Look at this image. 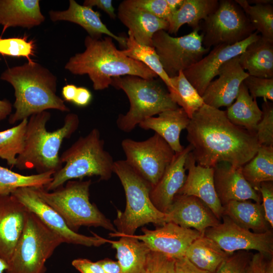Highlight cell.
Returning <instances> with one entry per match:
<instances>
[{
  "label": "cell",
  "instance_id": "6da1fadb",
  "mask_svg": "<svg viewBox=\"0 0 273 273\" xmlns=\"http://www.w3.org/2000/svg\"><path fill=\"white\" fill-rule=\"evenodd\" d=\"M186 129L196 163L205 167L221 162L242 167L260 146L255 133L233 124L224 111L206 104L195 112Z\"/></svg>",
  "mask_w": 273,
  "mask_h": 273
},
{
  "label": "cell",
  "instance_id": "7a4b0ae2",
  "mask_svg": "<svg viewBox=\"0 0 273 273\" xmlns=\"http://www.w3.org/2000/svg\"><path fill=\"white\" fill-rule=\"evenodd\" d=\"M109 36L84 39L85 51L76 54L66 63L65 68L74 75L87 74L95 90L107 88L114 77L136 76L147 79L157 74L143 63L123 54Z\"/></svg>",
  "mask_w": 273,
  "mask_h": 273
},
{
  "label": "cell",
  "instance_id": "3957f363",
  "mask_svg": "<svg viewBox=\"0 0 273 273\" xmlns=\"http://www.w3.org/2000/svg\"><path fill=\"white\" fill-rule=\"evenodd\" d=\"M0 78L10 83L14 89L15 112L9 116L10 124L48 109L70 111L63 99L56 94V76L39 63L28 62L8 68Z\"/></svg>",
  "mask_w": 273,
  "mask_h": 273
},
{
  "label": "cell",
  "instance_id": "277c9868",
  "mask_svg": "<svg viewBox=\"0 0 273 273\" xmlns=\"http://www.w3.org/2000/svg\"><path fill=\"white\" fill-rule=\"evenodd\" d=\"M51 114L44 111L30 117L26 127L25 146L17 157L15 166L20 170L34 169L37 173L56 172L63 164L59 155L62 142L77 129L79 119L75 113H69L63 125L49 131L46 125Z\"/></svg>",
  "mask_w": 273,
  "mask_h": 273
},
{
  "label": "cell",
  "instance_id": "5b68a950",
  "mask_svg": "<svg viewBox=\"0 0 273 273\" xmlns=\"http://www.w3.org/2000/svg\"><path fill=\"white\" fill-rule=\"evenodd\" d=\"M62 167L53 175V179L44 189L53 191L74 179L98 176L101 180L109 179L113 172L114 161L105 149L104 141L97 128L80 136L60 156Z\"/></svg>",
  "mask_w": 273,
  "mask_h": 273
},
{
  "label": "cell",
  "instance_id": "8992f818",
  "mask_svg": "<svg viewBox=\"0 0 273 273\" xmlns=\"http://www.w3.org/2000/svg\"><path fill=\"white\" fill-rule=\"evenodd\" d=\"M113 172L118 177L126 197L124 212L117 211L114 221L118 230L111 237L134 235L140 226L152 223L162 225L166 222V213L158 210L152 202L150 184L131 168L125 160L115 161Z\"/></svg>",
  "mask_w": 273,
  "mask_h": 273
},
{
  "label": "cell",
  "instance_id": "52a82bcc",
  "mask_svg": "<svg viewBox=\"0 0 273 273\" xmlns=\"http://www.w3.org/2000/svg\"><path fill=\"white\" fill-rule=\"evenodd\" d=\"M90 179L71 180L53 191L34 188L38 196L55 210L68 226L76 232L84 226L102 227L112 233L117 232L111 221L89 200Z\"/></svg>",
  "mask_w": 273,
  "mask_h": 273
},
{
  "label": "cell",
  "instance_id": "ba28073f",
  "mask_svg": "<svg viewBox=\"0 0 273 273\" xmlns=\"http://www.w3.org/2000/svg\"><path fill=\"white\" fill-rule=\"evenodd\" d=\"M111 85L122 89L129 101V110L119 114L116 120L118 128L125 132L131 131L147 118L178 107L155 79L126 75L113 78Z\"/></svg>",
  "mask_w": 273,
  "mask_h": 273
},
{
  "label": "cell",
  "instance_id": "9c48e42d",
  "mask_svg": "<svg viewBox=\"0 0 273 273\" xmlns=\"http://www.w3.org/2000/svg\"><path fill=\"white\" fill-rule=\"evenodd\" d=\"M63 240L29 212L5 273H46L45 263Z\"/></svg>",
  "mask_w": 273,
  "mask_h": 273
},
{
  "label": "cell",
  "instance_id": "30bf717a",
  "mask_svg": "<svg viewBox=\"0 0 273 273\" xmlns=\"http://www.w3.org/2000/svg\"><path fill=\"white\" fill-rule=\"evenodd\" d=\"M203 45L206 48L233 45L255 31L241 7L232 0L219 1L217 9L200 24Z\"/></svg>",
  "mask_w": 273,
  "mask_h": 273
},
{
  "label": "cell",
  "instance_id": "8fae6325",
  "mask_svg": "<svg viewBox=\"0 0 273 273\" xmlns=\"http://www.w3.org/2000/svg\"><path fill=\"white\" fill-rule=\"evenodd\" d=\"M200 29L180 37H173L161 30L153 36L152 47L159 56L163 68L169 78L184 71L202 59L210 51L203 45Z\"/></svg>",
  "mask_w": 273,
  "mask_h": 273
},
{
  "label": "cell",
  "instance_id": "7c38bea8",
  "mask_svg": "<svg viewBox=\"0 0 273 273\" xmlns=\"http://www.w3.org/2000/svg\"><path fill=\"white\" fill-rule=\"evenodd\" d=\"M121 147L128 164L154 186L171 163L175 152L159 134L142 141L124 139Z\"/></svg>",
  "mask_w": 273,
  "mask_h": 273
},
{
  "label": "cell",
  "instance_id": "4fadbf2b",
  "mask_svg": "<svg viewBox=\"0 0 273 273\" xmlns=\"http://www.w3.org/2000/svg\"><path fill=\"white\" fill-rule=\"evenodd\" d=\"M222 222L207 229L204 235L214 241L228 254L238 251H257L271 257L273 254V234L271 230L261 233L251 232L222 216Z\"/></svg>",
  "mask_w": 273,
  "mask_h": 273
},
{
  "label": "cell",
  "instance_id": "5bb4252c",
  "mask_svg": "<svg viewBox=\"0 0 273 273\" xmlns=\"http://www.w3.org/2000/svg\"><path fill=\"white\" fill-rule=\"evenodd\" d=\"M11 195L60 236L64 243L87 247H99L110 241L94 233V236H88L71 230L63 217L38 196L34 188H20Z\"/></svg>",
  "mask_w": 273,
  "mask_h": 273
},
{
  "label": "cell",
  "instance_id": "9a60e30c",
  "mask_svg": "<svg viewBox=\"0 0 273 273\" xmlns=\"http://www.w3.org/2000/svg\"><path fill=\"white\" fill-rule=\"evenodd\" d=\"M260 36L255 31L247 38L236 44L213 47L208 54L183 71L185 77L202 97L209 84L217 76L220 67L228 61L239 56Z\"/></svg>",
  "mask_w": 273,
  "mask_h": 273
},
{
  "label": "cell",
  "instance_id": "2e32d148",
  "mask_svg": "<svg viewBox=\"0 0 273 273\" xmlns=\"http://www.w3.org/2000/svg\"><path fill=\"white\" fill-rule=\"evenodd\" d=\"M142 231L143 235L131 236L144 243L150 250L174 259L185 256L192 243L204 235L194 229L183 228L171 222L153 230L144 227Z\"/></svg>",
  "mask_w": 273,
  "mask_h": 273
},
{
  "label": "cell",
  "instance_id": "e0dca14e",
  "mask_svg": "<svg viewBox=\"0 0 273 273\" xmlns=\"http://www.w3.org/2000/svg\"><path fill=\"white\" fill-rule=\"evenodd\" d=\"M209 84L202 98L205 104L219 109L229 107L236 100L241 84L249 74L241 67L238 56L224 63Z\"/></svg>",
  "mask_w": 273,
  "mask_h": 273
},
{
  "label": "cell",
  "instance_id": "ac0fdd59",
  "mask_svg": "<svg viewBox=\"0 0 273 273\" xmlns=\"http://www.w3.org/2000/svg\"><path fill=\"white\" fill-rule=\"evenodd\" d=\"M185 167L188 170V173L183 186L177 194L193 196L200 199L220 220L223 207L214 187L213 168L197 164L192 151L187 155Z\"/></svg>",
  "mask_w": 273,
  "mask_h": 273
},
{
  "label": "cell",
  "instance_id": "d6986e66",
  "mask_svg": "<svg viewBox=\"0 0 273 273\" xmlns=\"http://www.w3.org/2000/svg\"><path fill=\"white\" fill-rule=\"evenodd\" d=\"M166 214V222L203 233L207 229L220 222L202 201L193 196L177 194Z\"/></svg>",
  "mask_w": 273,
  "mask_h": 273
},
{
  "label": "cell",
  "instance_id": "ffe728a7",
  "mask_svg": "<svg viewBox=\"0 0 273 273\" xmlns=\"http://www.w3.org/2000/svg\"><path fill=\"white\" fill-rule=\"evenodd\" d=\"M29 211L12 195H0V258L8 263Z\"/></svg>",
  "mask_w": 273,
  "mask_h": 273
},
{
  "label": "cell",
  "instance_id": "44dd1931",
  "mask_svg": "<svg viewBox=\"0 0 273 273\" xmlns=\"http://www.w3.org/2000/svg\"><path fill=\"white\" fill-rule=\"evenodd\" d=\"M213 170L215 191L222 206L231 201L253 200L261 203L260 194L246 180L242 167L221 162Z\"/></svg>",
  "mask_w": 273,
  "mask_h": 273
},
{
  "label": "cell",
  "instance_id": "7402d4cb",
  "mask_svg": "<svg viewBox=\"0 0 273 273\" xmlns=\"http://www.w3.org/2000/svg\"><path fill=\"white\" fill-rule=\"evenodd\" d=\"M192 151L189 145L174 156L158 183L152 187L150 197L153 205L159 211L166 213L175 196L183 186L187 175L185 164L188 154Z\"/></svg>",
  "mask_w": 273,
  "mask_h": 273
},
{
  "label": "cell",
  "instance_id": "603a6c76",
  "mask_svg": "<svg viewBox=\"0 0 273 273\" xmlns=\"http://www.w3.org/2000/svg\"><path fill=\"white\" fill-rule=\"evenodd\" d=\"M117 16L119 20L128 29L134 39L139 43L152 47V39L157 31H167L168 23L133 5L130 0L120 3Z\"/></svg>",
  "mask_w": 273,
  "mask_h": 273
},
{
  "label": "cell",
  "instance_id": "cb8c5ba5",
  "mask_svg": "<svg viewBox=\"0 0 273 273\" xmlns=\"http://www.w3.org/2000/svg\"><path fill=\"white\" fill-rule=\"evenodd\" d=\"M50 18L53 22L67 21L82 27L92 37L98 38L103 34L114 39L123 47H126V37L117 36L112 33L103 23L99 12L92 8L78 4L74 0L69 1L68 9L64 11L51 10Z\"/></svg>",
  "mask_w": 273,
  "mask_h": 273
},
{
  "label": "cell",
  "instance_id": "d4e9b609",
  "mask_svg": "<svg viewBox=\"0 0 273 273\" xmlns=\"http://www.w3.org/2000/svg\"><path fill=\"white\" fill-rule=\"evenodd\" d=\"M157 117L147 118L139 124L144 129H151L161 136L175 153L185 148L180 143L181 131L186 129L190 119L180 107L163 111Z\"/></svg>",
  "mask_w": 273,
  "mask_h": 273
},
{
  "label": "cell",
  "instance_id": "484cf974",
  "mask_svg": "<svg viewBox=\"0 0 273 273\" xmlns=\"http://www.w3.org/2000/svg\"><path fill=\"white\" fill-rule=\"evenodd\" d=\"M45 20L38 0H0V25L3 33L9 27L30 29Z\"/></svg>",
  "mask_w": 273,
  "mask_h": 273
},
{
  "label": "cell",
  "instance_id": "4316f807",
  "mask_svg": "<svg viewBox=\"0 0 273 273\" xmlns=\"http://www.w3.org/2000/svg\"><path fill=\"white\" fill-rule=\"evenodd\" d=\"M241 67L252 76L273 78V41L261 35L238 56Z\"/></svg>",
  "mask_w": 273,
  "mask_h": 273
},
{
  "label": "cell",
  "instance_id": "83f0119b",
  "mask_svg": "<svg viewBox=\"0 0 273 273\" xmlns=\"http://www.w3.org/2000/svg\"><path fill=\"white\" fill-rule=\"evenodd\" d=\"M222 207V216L228 217L240 227L258 233L270 230L261 203L251 200L231 201Z\"/></svg>",
  "mask_w": 273,
  "mask_h": 273
},
{
  "label": "cell",
  "instance_id": "f1b7e54d",
  "mask_svg": "<svg viewBox=\"0 0 273 273\" xmlns=\"http://www.w3.org/2000/svg\"><path fill=\"white\" fill-rule=\"evenodd\" d=\"M218 0H184L180 7L167 19L169 34L176 33L187 24L193 30L200 29V24L218 8Z\"/></svg>",
  "mask_w": 273,
  "mask_h": 273
},
{
  "label": "cell",
  "instance_id": "f546056e",
  "mask_svg": "<svg viewBox=\"0 0 273 273\" xmlns=\"http://www.w3.org/2000/svg\"><path fill=\"white\" fill-rule=\"evenodd\" d=\"M109 243L116 250V257L123 273H146V264L150 250L143 242L131 236L122 235Z\"/></svg>",
  "mask_w": 273,
  "mask_h": 273
},
{
  "label": "cell",
  "instance_id": "4dcf8cb0",
  "mask_svg": "<svg viewBox=\"0 0 273 273\" xmlns=\"http://www.w3.org/2000/svg\"><path fill=\"white\" fill-rule=\"evenodd\" d=\"M225 112L233 124L256 133V126L261 119L262 112L256 99L251 97L243 83L240 86L236 101Z\"/></svg>",
  "mask_w": 273,
  "mask_h": 273
},
{
  "label": "cell",
  "instance_id": "1f68e13d",
  "mask_svg": "<svg viewBox=\"0 0 273 273\" xmlns=\"http://www.w3.org/2000/svg\"><path fill=\"white\" fill-rule=\"evenodd\" d=\"M228 255L214 241L203 235L192 243L185 256L198 267L215 273Z\"/></svg>",
  "mask_w": 273,
  "mask_h": 273
},
{
  "label": "cell",
  "instance_id": "d6a6232c",
  "mask_svg": "<svg viewBox=\"0 0 273 273\" xmlns=\"http://www.w3.org/2000/svg\"><path fill=\"white\" fill-rule=\"evenodd\" d=\"M246 180L257 191L263 182L273 181V146L260 145L255 155L242 166Z\"/></svg>",
  "mask_w": 273,
  "mask_h": 273
},
{
  "label": "cell",
  "instance_id": "836d02e7",
  "mask_svg": "<svg viewBox=\"0 0 273 273\" xmlns=\"http://www.w3.org/2000/svg\"><path fill=\"white\" fill-rule=\"evenodd\" d=\"M170 79L172 88L168 90L171 99L191 119L195 112L205 104L202 97L183 71Z\"/></svg>",
  "mask_w": 273,
  "mask_h": 273
},
{
  "label": "cell",
  "instance_id": "e575fe53",
  "mask_svg": "<svg viewBox=\"0 0 273 273\" xmlns=\"http://www.w3.org/2000/svg\"><path fill=\"white\" fill-rule=\"evenodd\" d=\"M54 172L25 175L0 166V195H11L23 188H44L53 179Z\"/></svg>",
  "mask_w": 273,
  "mask_h": 273
},
{
  "label": "cell",
  "instance_id": "d590c367",
  "mask_svg": "<svg viewBox=\"0 0 273 273\" xmlns=\"http://www.w3.org/2000/svg\"><path fill=\"white\" fill-rule=\"evenodd\" d=\"M128 37H126V47L121 51L122 53L145 64L160 78L168 90L171 89L170 79L165 72L154 48L141 44L130 33L128 32Z\"/></svg>",
  "mask_w": 273,
  "mask_h": 273
},
{
  "label": "cell",
  "instance_id": "8d00e7d4",
  "mask_svg": "<svg viewBox=\"0 0 273 273\" xmlns=\"http://www.w3.org/2000/svg\"><path fill=\"white\" fill-rule=\"evenodd\" d=\"M28 119L17 125L0 131V158L11 167L15 166L17 156L23 151Z\"/></svg>",
  "mask_w": 273,
  "mask_h": 273
},
{
  "label": "cell",
  "instance_id": "74e56055",
  "mask_svg": "<svg viewBox=\"0 0 273 273\" xmlns=\"http://www.w3.org/2000/svg\"><path fill=\"white\" fill-rule=\"evenodd\" d=\"M241 7L255 30L268 40L273 41V6L250 5L247 0H235Z\"/></svg>",
  "mask_w": 273,
  "mask_h": 273
},
{
  "label": "cell",
  "instance_id": "f35d334b",
  "mask_svg": "<svg viewBox=\"0 0 273 273\" xmlns=\"http://www.w3.org/2000/svg\"><path fill=\"white\" fill-rule=\"evenodd\" d=\"M35 45L32 40H27V37H0V54L12 57H23L28 62H32L31 59L34 56Z\"/></svg>",
  "mask_w": 273,
  "mask_h": 273
},
{
  "label": "cell",
  "instance_id": "ab89813d",
  "mask_svg": "<svg viewBox=\"0 0 273 273\" xmlns=\"http://www.w3.org/2000/svg\"><path fill=\"white\" fill-rule=\"evenodd\" d=\"M262 117L256 128L259 145L273 146V104L268 101L262 104Z\"/></svg>",
  "mask_w": 273,
  "mask_h": 273
},
{
  "label": "cell",
  "instance_id": "60d3db41",
  "mask_svg": "<svg viewBox=\"0 0 273 273\" xmlns=\"http://www.w3.org/2000/svg\"><path fill=\"white\" fill-rule=\"evenodd\" d=\"M252 255L249 251H238L229 255L218 267L215 273H247Z\"/></svg>",
  "mask_w": 273,
  "mask_h": 273
},
{
  "label": "cell",
  "instance_id": "b9f144b4",
  "mask_svg": "<svg viewBox=\"0 0 273 273\" xmlns=\"http://www.w3.org/2000/svg\"><path fill=\"white\" fill-rule=\"evenodd\" d=\"M243 84L254 99L262 98L263 101H273V78H265L249 75Z\"/></svg>",
  "mask_w": 273,
  "mask_h": 273
},
{
  "label": "cell",
  "instance_id": "7bdbcfd3",
  "mask_svg": "<svg viewBox=\"0 0 273 273\" xmlns=\"http://www.w3.org/2000/svg\"><path fill=\"white\" fill-rule=\"evenodd\" d=\"M146 273H176L175 259L150 250L147 258Z\"/></svg>",
  "mask_w": 273,
  "mask_h": 273
},
{
  "label": "cell",
  "instance_id": "ee69618b",
  "mask_svg": "<svg viewBox=\"0 0 273 273\" xmlns=\"http://www.w3.org/2000/svg\"><path fill=\"white\" fill-rule=\"evenodd\" d=\"M138 8L159 18L167 20L171 15L166 0H130Z\"/></svg>",
  "mask_w": 273,
  "mask_h": 273
},
{
  "label": "cell",
  "instance_id": "f6af8a7d",
  "mask_svg": "<svg viewBox=\"0 0 273 273\" xmlns=\"http://www.w3.org/2000/svg\"><path fill=\"white\" fill-rule=\"evenodd\" d=\"M261 195L265 219L270 228L273 227V184L272 181L261 183L257 189Z\"/></svg>",
  "mask_w": 273,
  "mask_h": 273
},
{
  "label": "cell",
  "instance_id": "bcb514c9",
  "mask_svg": "<svg viewBox=\"0 0 273 273\" xmlns=\"http://www.w3.org/2000/svg\"><path fill=\"white\" fill-rule=\"evenodd\" d=\"M71 264L80 273H105L97 262H93L85 258L74 259Z\"/></svg>",
  "mask_w": 273,
  "mask_h": 273
},
{
  "label": "cell",
  "instance_id": "7dc6e473",
  "mask_svg": "<svg viewBox=\"0 0 273 273\" xmlns=\"http://www.w3.org/2000/svg\"><path fill=\"white\" fill-rule=\"evenodd\" d=\"M267 258L268 257L259 252L252 255L247 273H267Z\"/></svg>",
  "mask_w": 273,
  "mask_h": 273
},
{
  "label": "cell",
  "instance_id": "c3c4849f",
  "mask_svg": "<svg viewBox=\"0 0 273 273\" xmlns=\"http://www.w3.org/2000/svg\"><path fill=\"white\" fill-rule=\"evenodd\" d=\"M175 271L176 273H211L198 267L185 256L175 259Z\"/></svg>",
  "mask_w": 273,
  "mask_h": 273
},
{
  "label": "cell",
  "instance_id": "681fc988",
  "mask_svg": "<svg viewBox=\"0 0 273 273\" xmlns=\"http://www.w3.org/2000/svg\"><path fill=\"white\" fill-rule=\"evenodd\" d=\"M112 2L111 0H85L83 5L90 8L96 6L106 12L111 18L114 19L116 15Z\"/></svg>",
  "mask_w": 273,
  "mask_h": 273
},
{
  "label": "cell",
  "instance_id": "f907efd6",
  "mask_svg": "<svg viewBox=\"0 0 273 273\" xmlns=\"http://www.w3.org/2000/svg\"><path fill=\"white\" fill-rule=\"evenodd\" d=\"M92 99L91 92L87 88L83 86L77 87L73 104L79 107H85L88 105Z\"/></svg>",
  "mask_w": 273,
  "mask_h": 273
},
{
  "label": "cell",
  "instance_id": "816d5d0a",
  "mask_svg": "<svg viewBox=\"0 0 273 273\" xmlns=\"http://www.w3.org/2000/svg\"><path fill=\"white\" fill-rule=\"evenodd\" d=\"M97 262L101 266L105 273H123L118 261L105 258Z\"/></svg>",
  "mask_w": 273,
  "mask_h": 273
},
{
  "label": "cell",
  "instance_id": "f5cc1de1",
  "mask_svg": "<svg viewBox=\"0 0 273 273\" xmlns=\"http://www.w3.org/2000/svg\"><path fill=\"white\" fill-rule=\"evenodd\" d=\"M77 86L74 84H66L62 89V95L64 101L72 102L76 93Z\"/></svg>",
  "mask_w": 273,
  "mask_h": 273
},
{
  "label": "cell",
  "instance_id": "db71d44e",
  "mask_svg": "<svg viewBox=\"0 0 273 273\" xmlns=\"http://www.w3.org/2000/svg\"><path fill=\"white\" fill-rule=\"evenodd\" d=\"M12 111V105L7 99L0 100V122L10 116Z\"/></svg>",
  "mask_w": 273,
  "mask_h": 273
},
{
  "label": "cell",
  "instance_id": "11a10c76",
  "mask_svg": "<svg viewBox=\"0 0 273 273\" xmlns=\"http://www.w3.org/2000/svg\"><path fill=\"white\" fill-rule=\"evenodd\" d=\"M166 1L171 14L180 7L184 0H166Z\"/></svg>",
  "mask_w": 273,
  "mask_h": 273
},
{
  "label": "cell",
  "instance_id": "9f6ffc18",
  "mask_svg": "<svg viewBox=\"0 0 273 273\" xmlns=\"http://www.w3.org/2000/svg\"><path fill=\"white\" fill-rule=\"evenodd\" d=\"M248 3L251 4H254V5H266V4H269L272 5L273 3L272 0H249L247 1Z\"/></svg>",
  "mask_w": 273,
  "mask_h": 273
},
{
  "label": "cell",
  "instance_id": "6f0895ef",
  "mask_svg": "<svg viewBox=\"0 0 273 273\" xmlns=\"http://www.w3.org/2000/svg\"><path fill=\"white\" fill-rule=\"evenodd\" d=\"M8 268V264L5 260L0 258V273H5Z\"/></svg>",
  "mask_w": 273,
  "mask_h": 273
},
{
  "label": "cell",
  "instance_id": "680465c9",
  "mask_svg": "<svg viewBox=\"0 0 273 273\" xmlns=\"http://www.w3.org/2000/svg\"><path fill=\"white\" fill-rule=\"evenodd\" d=\"M267 273H273V261L272 258H270L267 261Z\"/></svg>",
  "mask_w": 273,
  "mask_h": 273
}]
</instances>
